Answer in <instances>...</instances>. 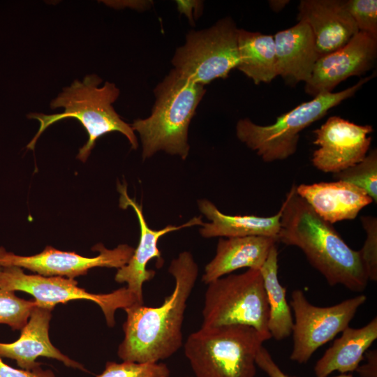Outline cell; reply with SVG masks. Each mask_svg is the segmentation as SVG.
Returning a JSON list of instances; mask_svg holds the SVG:
<instances>
[{
    "mask_svg": "<svg viewBox=\"0 0 377 377\" xmlns=\"http://www.w3.org/2000/svg\"><path fill=\"white\" fill-rule=\"evenodd\" d=\"M279 241L299 248L330 286L363 291L369 278L360 251L351 249L332 224L323 220L296 192L293 184L281 207Z\"/></svg>",
    "mask_w": 377,
    "mask_h": 377,
    "instance_id": "2",
    "label": "cell"
},
{
    "mask_svg": "<svg viewBox=\"0 0 377 377\" xmlns=\"http://www.w3.org/2000/svg\"><path fill=\"white\" fill-rule=\"evenodd\" d=\"M92 249L98 251V255L88 258L48 246L40 253L24 256L7 251L0 246V267L15 266L45 276H66L74 279L87 274L89 269L94 267L119 269L128 262L134 251V248L126 244L112 249L98 244Z\"/></svg>",
    "mask_w": 377,
    "mask_h": 377,
    "instance_id": "11",
    "label": "cell"
},
{
    "mask_svg": "<svg viewBox=\"0 0 377 377\" xmlns=\"http://www.w3.org/2000/svg\"><path fill=\"white\" fill-rule=\"evenodd\" d=\"M170 369L162 362H108L96 377H169Z\"/></svg>",
    "mask_w": 377,
    "mask_h": 377,
    "instance_id": "26",
    "label": "cell"
},
{
    "mask_svg": "<svg viewBox=\"0 0 377 377\" xmlns=\"http://www.w3.org/2000/svg\"><path fill=\"white\" fill-rule=\"evenodd\" d=\"M36 305L35 300L20 298L14 291L0 288V324L8 325L13 330H21Z\"/></svg>",
    "mask_w": 377,
    "mask_h": 377,
    "instance_id": "25",
    "label": "cell"
},
{
    "mask_svg": "<svg viewBox=\"0 0 377 377\" xmlns=\"http://www.w3.org/2000/svg\"><path fill=\"white\" fill-rule=\"evenodd\" d=\"M256 364L269 377H294L284 373L274 362L269 351L263 346L257 353Z\"/></svg>",
    "mask_w": 377,
    "mask_h": 377,
    "instance_id": "29",
    "label": "cell"
},
{
    "mask_svg": "<svg viewBox=\"0 0 377 377\" xmlns=\"http://www.w3.org/2000/svg\"><path fill=\"white\" fill-rule=\"evenodd\" d=\"M366 300V295H360L332 306H318L307 300L302 290H293L290 306L295 322L290 359L299 364L307 362L317 349L349 326Z\"/></svg>",
    "mask_w": 377,
    "mask_h": 377,
    "instance_id": "10",
    "label": "cell"
},
{
    "mask_svg": "<svg viewBox=\"0 0 377 377\" xmlns=\"http://www.w3.org/2000/svg\"><path fill=\"white\" fill-rule=\"evenodd\" d=\"M237 48V68L254 84L268 83L277 76L273 36L238 29Z\"/></svg>",
    "mask_w": 377,
    "mask_h": 377,
    "instance_id": "22",
    "label": "cell"
},
{
    "mask_svg": "<svg viewBox=\"0 0 377 377\" xmlns=\"http://www.w3.org/2000/svg\"><path fill=\"white\" fill-rule=\"evenodd\" d=\"M0 377H55L50 370H44L40 367L33 370L15 369L6 364L0 356Z\"/></svg>",
    "mask_w": 377,
    "mask_h": 377,
    "instance_id": "30",
    "label": "cell"
},
{
    "mask_svg": "<svg viewBox=\"0 0 377 377\" xmlns=\"http://www.w3.org/2000/svg\"><path fill=\"white\" fill-rule=\"evenodd\" d=\"M367 237L362 248L359 251L369 280H377V219L372 216L360 218Z\"/></svg>",
    "mask_w": 377,
    "mask_h": 377,
    "instance_id": "27",
    "label": "cell"
},
{
    "mask_svg": "<svg viewBox=\"0 0 377 377\" xmlns=\"http://www.w3.org/2000/svg\"><path fill=\"white\" fill-rule=\"evenodd\" d=\"M271 338L246 325L201 326L187 337L184 354L196 377H254L257 353Z\"/></svg>",
    "mask_w": 377,
    "mask_h": 377,
    "instance_id": "5",
    "label": "cell"
},
{
    "mask_svg": "<svg viewBox=\"0 0 377 377\" xmlns=\"http://www.w3.org/2000/svg\"><path fill=\"white\" fill-rule=\"evenodd\" d=\"M278 254L274 244L260 271L269 308L267 330L272 337L281 341L292 334L294 321L286 299V289L278 279Z\"/></svg>",
    "mask_w": 377,
    "mask_h": 377,
    "instance_id": "23",
    "label": "cell"
},
{
    "mask_svg": "<svg viewBox=\"0 0 377 377\" xmlns=\"http://www.w3.org/2000/svg\"><path fill=\"white\" fill-rule=\"evenodd\" d=\"M276 242L263 236L219 238L215 256L205 267L202 282L207 285L244 267L260 269Z\"/></svg>",
    "mask_w": 377,
    "mask_h": 377,
    "instance_id": "19",
    "label": "cell"
},
{
    "mask_svg": "<svg viewBox=\"0 0 377 377\" xmlns=\"http://www.w3.org/2000/svg\"><path fill=\"white\" fill-rule=\"evenodd\" d=\"M51 312L50 309L34 306L21 330L20 338L13 343L0 342V356L15 360L24 370L39 367L40 364L36 359L45 357L57 360L68 367L87 371L82 364L65 355L52 344L49 337Z\"/></svg>",
    "mask_w": 377,
    "mask_h": 377,
    "instance_id": "16",
    "label": "cell"
},
{
    "mask_svg": "<svg viewBox=\"0 0 377 377\" xmlns=\"http://www.w3.org/2000/svg\"><path fill=\"white\" fill-rule=\"evenodd\" d=\"M377 339V318L360 328L347 327L335 339L314 367L316 377H326L337 371H356L365 353Z\"/></svg>",
    "mask_w": 377,
    "mask_h": 377,
    "instance_id": "21",
    "label": "cell"
},
{
    "mask_svg": "<svg viewBox=\"0 0 377 377\" xmlns=\"http://www.w3.org/2000/svg\"><path fill=\"white\" fill-rule=\"evenodd\" d=\"M0 288L11 291H23L31 294L38 306L53 310L56 304L75 300H87L101 309L107 325H115V312L138 304L134 295L126 287L110 293L95 294L77 286L75 279L62 276H45L27 274L15 266L2 267L0 269Z\"/></svg>",
    "mask_w": 377,
    "mask_h": 377,
    "instance_id": "9",
    "label": "cell"
},
{
    "mask_svg": "<svg viewBox=\"0 0 377 377\" xmlns=\"http://www.w3.org/2000/svg\"><path fill=\"white\" fill-rule=\"evenodd\" d=\"M237 31L230 17L219 20L207 29L189 31L185 43L177 48L172 59L173 69L203 86L227 77L239 64Z\"/></svg>",
    "mask_w": 377,
    "mask_h": 377,
    "instance_id": "8",
    "label": "cell"
},
{
    "mask_svg": "<svg viewBox=\"0 0 377 377\" xmlns=\"http://www.w3.org/2000/svg\"><path fill=\"white\" fill-rule=\"evenodd\" d=\"M288 2L289 1H284V0L269 1L271 8L275 11H279L280 10H281Z\"/></svg>",
    "mask_w": 377,
    "mask_h": 377,
    "instance_id": "33",
    "label": "cell"
},
{
    "mask_svg": "<svg viewBox=\"0 0 377 377\" xmlns=\"http://www.w3.org/2000/svg\"><path fill=\"white\" fill-rule=\"evenodd\" d=\"M205 92V86L170 71L154 89L150 116L135 119L131 125L140 135L143 160L159 151L187 158L189 125Z\"/></svg>",
    "mask_w": 377,
    "mask_h": 377,
    "instance_id": "4",
    "label": "cell"
},
{
    "mask_svg": "<svg viewBox=\"0 0 377 377\" xmlns=\"http://www.w3.org/2000/svg\"><path fill=\"white\" fill-rule=\"evenodd\" d=\"M371 77L362 79L343 91L315 96L278 117L271 125H258L247 118L239 119L236 125L237 137L265 162L286 159L296 152L302 131L353 96Z\"/></svg>",
    "mask_w": 377,
    "mask_h": 377,
    "instance_id": "6",
    "label": "cell"
},
{
    "mask_svg": "<svg viewBox=\"0 0 377 377\" xmlns=\"http://www.w3.org/2000/svg\"><path fill=\"white\" fill-rule=\"evenodd\" d=\"M202 314V327L242 325L269 332V308L260 269L230 274L207 284Z\"/></svg>",
    "mask_w": 377,
    "mask_h": 377,
    "instance_id": "7",
    "label": "cell"
},
{
    "mask_svg": "<svg viewBox=\"0 0 377 377\" xmlns=\"http://www.w3.org/2000/svg\"><path fill=\"white\" fill-rule=\"evenodd\" d=\"M374 129L338 116L329 117L313 131V143L319 146L311 158L313 165L324 172H341L362 161L368 154Z\"/></svg>",
    "mask_w": 377,
    "mask_h": 377,
    "instance_id": "12",
    "label": "cell"
},
{
    "mask_svg": "<svg viewBox=\"0 0 377 377\" xmlns=\"http://www.w3.org/2000/svg\"><path fill=\"white\" fill-rule=\"evenodd\" d=\"M298 8L297 19L309 26L319 58L342 47L359 31L344 1L302 0Z\"/></svg>",
    "mask_w": 377,
    "mask_h": 377,
    "instance_id": "15",
    "label": "cell"
},
{
    "mask_svg": "<svg viewBox=\"0 0 377 377\" xmlns=\"http://www.w3.org/2000/svg\"><path fill=\"white\" fill-rule=\"evenodd\" d=\"M176 2L180 13L186 15L191 23H193L195 17L200 13L202 3L199 1H177Z\"/></svg>",
    "mask_w": 377,
    "mask_h": 377,
    "instance_id": "32",
    "label": "cell"
},
{
    "mask_svg": "<svg viewBox=\"0 0 377 377\" xmlns=\"http://www.w3.org/2000/svg\"><path fill=\"white\" fill-rule=\"evenodd\" d=\"M187 377H188V376H187Z\"/></svg>",
    "mask_w": 377,
    "mask_h": 377,
    "instance_id": "36",
    "label": "cell"
},
{
    "mask_svg": "<svg viewBox=\"0 0 377 377\" xmlns=\"http://www.w3.org/2000/svg\"><path fill=\"white\" fill-rule=\"evenodd\" d=\"M277 75L286 82H307L318 59L314 38L309 26L299 21L274 36Z\"/></svg>",
    "mask_w": 377,
    "mask_h": 377,
    "instance_id": "18",
    "label": "cell"
},
{
    "mask_svg": "<svg viewBox=\"0 0 377 377\" xmlns=\"http://www.w3.org/2000/svg\"><path fill=\"white\" fill-rule=\"evenodd\" d=\"M101 82L102 80L94 74L86 75L82 81L75 80L50 103L51 109L62 108L64 112L29 114L27 117L38 120L40 126L27 147L33 150L38 138L52 124L64 119L74 118L84 126L89 137L77 156L81 161H87L97 139L111 132L123 134L131 149H136L138 142L131 125L125 122L112 106L119 96V89L110 82L99 87Z\"/></svg>",
    "mask_w": 377,
    "mask_h": 377,
    "instance_id": "3",
    "label": "cell"
},
{
    "mask_svg": "<svg viewBox=\"0 0 377 377\" xmlns=\"http://www.w3.org/2000/svg\"><path fill=\"white\" fill-rule=\"evenodd\" d=\"M345 6L359 31L377 36V1L376 0L344 1Z\"/></svg>",
    "mask_w": 377,
    "mask_h": 377,
    "instance_id": "28",
    "label": "cell"
},
{
    "mask_svg": "<svg viewBox=\"0 0 377 377\" xmlns=\"http://www.w3.org/2000/svg\"><path fill=\"white\" fill-rule=\"evenodd\" d=\"M168 272L174 278L175 286L161 305L152 307L135 304L124 309V338L117 351L123 361L159 362L183 346L184 313L198 267L191 253L184 251L171 260Z\"/></svg>",
    "mask_w": 377,
    "mask_h": 377,
    "instance_id": "1",
    "label": "cell"
},
{
    "mask_svg": "<svg viewBox=\"0 0 377 377\" xmlns=\"http://www.w3.org/2000/svg\"><path fill=\"white\" fill-rule=\"evenodd\" d=\"M199 211L209 222L199 229L204 238L263 236L276 239L280 230L281 209L269 217L255 215H228L221 212L207 199L198 200Z\"/></svg>",
    "mask_w": 377,
    "mask_h": 377,
    "instance_id": "20",
    "label": "cell"
},
{
    "mask_svg": "<svg viewBox=\"0 0 377 377\" xmlns=\"http://www.w3.org/2000/svg\"><path fill=\"white\" fill-rule=\"evenodd\" d=\"M334 179L354 184L377 202V150L372 149L355 165L333 174Z\"/></svg>",
    "mask_w": 377,
    "mask_h": 377,
    "instance_id": "24",
    "label": "cell"
},
{
    "mask_svg": "<svg viewBox=\"0 0 377 377\" xmlns=\"http://www.w3.org/2000/svg\"><path fill=\"white\" fill-rule=\"evenodd\" d=\"M328 377V376H326ZM332 377H353V375L351 373H345V374H341L336 376Z\"/></svg>",
    "mask_w": 377,
    "mask_h": 377,
    "instance_id": "34",
    "label": "cell"
},
{
    "mask_svg": "<svg viewBox=\"0 0 377 377\" xmlns=\"http://www.w3.org/2000/svg\"><path fill=\"white\" fill-rule=\"evenodd\" d=\"M366 364L359 366L356 369L361 377H377V352L376 350L366 352Z\"/></svg>",
    "mask_w": 377,
    "mask_h": 377,
    "instance_id": "31",
    "label": "cell"
},
{
    "mask_svg": "<svg viewBox=\"0 0 377 377\" xmlns=\"http://www.w3.org/2000/svg\"><path fill=\"white\" fill-rule=\"evenodd\" d=\"M117 190L120 194L119 206L122 209L132 207L138 218L140 236L136 249L128 262L117 269L114 276L115 281L126 283L127 289L136 297L140 304H144L142 286L145 282L154 278L155 271L147 269V263L152 259H157L161 267L163 259L158 247V239L165 234L182 228L201 226L202 216H195L188 221L179 226L168 225L161 230L151 229L147 223L142 212V207L127 194L126 184H117Z\"/></svg>",
    "mask_w": 377,
    "mask_h": 377,
    "instance_id": "13",
    "label": "cell"
},
{
    "mask_svg": "<svg viewBox=\"0 0 377 377\" xmlns=\"http://www.w3.org/2000/svg\"><path fill=\"white\" fill-rule=\"evenodd\" d=\"M376 54L377 36L359 31L344 46L317 60L306 93L313 97L331 93L344 80L370 69Z\"/></svg>",
    "mask_w": 377,
    "mask_h": 377,
    "instance_id": "14",
    "label": "cell"
},
{
    "mask_svg": "<svg viewBox=\"0 0 377 377\" xmlns=\"http://www.w3.org/2000/svg\"><path fill=\"white\" fill-rule=\"evenodd\" d=\"M2 267H0V269H1Z\"/></svg>",
    "mask_w": 377,
    "mask_h": 377,
    "instance_id": "35",
    "label": "cell"
},
{
    "mask_svg": "<svg viewBox=\"0 0 377 377\" xmlns=\"http://www.w3.org/2000/svg\"><path fill=\"white\" fill-rule=\"evenodd\" d=\"M297 193L323 220L333 224L357 217L372 198L353 184L336 180L296 186Z\"/></svg>",
    "mask_w": 377,
    "mask_h": 377,
    "instance_id": "17",
    "label": "cell"
}]
</instances>
